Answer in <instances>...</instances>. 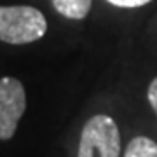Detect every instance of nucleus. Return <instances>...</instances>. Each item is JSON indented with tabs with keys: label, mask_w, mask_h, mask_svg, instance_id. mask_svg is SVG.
<instances>
[{
	"label": "nucleus",
	"mask_w": 157,
	"mask_h": 157,
	"mask_svg": "<svg viewBox=\"0 0 157 157\" xmlns=\"http://www.w3.org/2000/svg\"><path fill=\"white\" fill-rule=\"evenodd\" d=\"M108 4H112L115 7H124V9H133V7H141L147 6L152 0H107Z\"/></svg>",
	"instance_id": "6"
},
{
	"label": "nucleus",
	"mask_w": 157,
	"mask_h": 157,
	"mask_svg": "<svg viewBox=\"0 0 157 157\" xmlns=\"http://www.w3.org/2000/svg\"><path fill=\"white\" fill-rule=\"evenodd\" d=\"M61 16L68 19H84L91 11V0H51Z\"/></svg>",
	"instance_id": "4"
},
{
	"label": "nucleus",
	"mask_w": 157,
	"mask_h": 157,
	"mask_svg": "<svg viewBox=\"0 0 157 157\" xmlns=\"http://www.w3.org/2000/svg\"><path fill=\"white\" fill-rule=\"evenodd\" d=\"M47 21L44 14L28 6L0 7V40L7 44H30L44 37Z\"/></svg>",
	"instance_id": "1"
},
{
	"label": "nucleus",
	"mask_w": 157,
	"mask_h": 157,
	"mask_svg": "<svg viewBox=\"0 0 157 157\" xmlns=\"http://www.w3.org/2000/svg\"><path fill=\"white\" fill-rule=\"evenodd\" d=\"M121 133L115 121L108 115H94L86 122L77 157H119Z\"/></svg>",
	"instance_id": "2"
},
{
	"label": "nucleus",
	"mask_w": 157,
	"mask_h": 157,
	"mask_svg": "<svg viewBox=\"0 0 157 157\" xmlns=\"http://www.w3.org/2000/svg\"><path fill=\"white\" fill-rule=\"evenodd\" d=\"M26 110L25 87L17 78H0V140H11Z\"/></svg>",
	"instance_id": "3"
},
{
	"label": "nucleus",
	"mask_w": 157,
	"mask_h": 157,
	"mask_svg": "<svg viewBox=\"0 0 157 157\" xmlns=\"http://www.w3.org/2000/svg\"><path fill=\"white\" fill-rule=\"evenodd\" d=\"M147 96H148V103L152 105V108H154V112L157 113V77H155V78H154V80L150 82Z\"/></svg>",
	"instance_id": "7"
},
{
	"label": "nucleus",
	"mask_w": 157,
	"mask_h": 157,
	"mask_svg": "<svg viewBox=\"0 0 157 157\" xmlns=\"http://www.w3.org/2000/svg\"><path fill=\"white\" fill-rule=\"evenodd\" d=\"M124 157H157V143L147 136H136L128 143Z\"/></svg>",
	"instance_id": "5"
}]
</instances>
